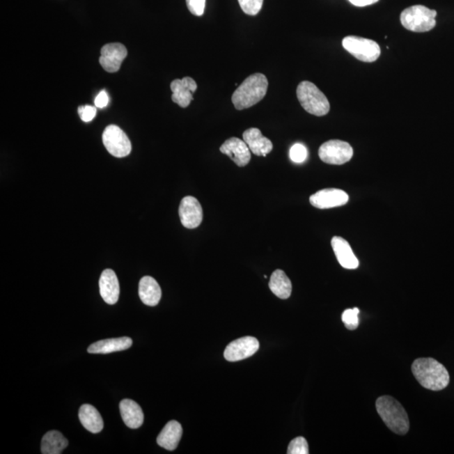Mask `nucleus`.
I'll use <instances>...</instances> for the list:
<instances>
[{"label": "nucleus", "mask_w": 454, "mask_h": 454, "mask_svg": "<svg viewBox=\"0 0 454 454\" xmlns=\"http://www.w3.org/2000/svg\"><path fill=\"white\" fill-rule=\"evenodd\" d=\"M412 370L421 386L432 391H439L448 386L450 377L447 368L435 359H417Z\"/></svg>", "instance_id": "f257e3e1"}, {"label": "nucleus", "mask_w": 454, "mask_h": 454, "mask_svg": "<svg viewBox=\"0 0 454 454\" xmlns=\"http://www.w3.org/2000/svg\"><path fill=\"white\" fill-rule=\"evenodd\" d=\"M269 82L263 74L247 77L233 93L232 100L238 111L253 107L265 98Z\"/></svg>", "instance_id": "f03ea898"}, {"label": "nucleus", "mask_w": 454, "mask_h": 454, "mask_svg": "<svg viewBox=\"0 0 454 454\" xmlns=\"http://www.w3.org/2000/svg\"><path fill=\"white\" fill-rule=\"evenodd\" d=\"M376 410L388 428L398 435H405L410 429L409 417L398 400L391 396H381L376 400Z\"/></svg>", "instance_id": "7ed1b4c3"}, {"label": "nucleus", "mask_w": 454, "mask_h": 454, "mask_svg": "<svg viewBox=\"0 0 454 454\" xmlns=\"http://www.w3.org/2000/svg\"><path fill=\"white\" fill-rule=\"evenodd\" d=\"M297 93L302 107L311 115L323 116L329 112V101L315 84L304 81L298 85Z\"/></svg>", "instance_id": "20e7f679"}, {"label": "nucleus", "mask_w": 454, "mask_h": 454, "mask_svg": "<svg viewBox=\"0 0 454 454\" xmlns=\"http://www.w3.org/2000/svg\"><path fill=\"white\" fill-rule=\"evenodd\" d=\"M437 11L423 6L407 8L400 15L402 26L413 32H427L436 26Z\"/></svg>", "instance_id": "39448f33"}, {"label": "nucleus", "mask_w": 454, "mask_h": 454, "mask_svg": "<svg viewBox=\"0 0 454 454\" xmlns=\"http://www.w3.org/2000/svg\"><path fill=\"white\" fill-rule=\"evenodd\" d=\"M343 46L354 58L364 63L375 62L381 54L378 43L359 36H347L343 40Z\"/></svg>", "instance_id": "423d86ee"}, {"label": "nucleus", "mask_w": 454, "mask_h": 454, "mask_svg": "<svg viewBox=\"0 0 454 454\" xmlns=\"http://www.w3.org/2000/svg\"><path fill=\"white\" fill-rule=\"evenodd\" d=\"M103 143L107 151L116 157H125L132 152L131 141L123 130L115 125L104 129Z\"/></svg>", "instance_id": "0eeeda50"}, {"label": "nucleus", "mask_w": 454, "mask_h": 454, "mask_svg": "<svg viewBox=\"0 0 454 454\" xmlns=\"http://www.w3.org/2000/svg\"><path fill=\"white\" fill-rule=\"evenodd\" d=\"M354 150L350 143L340 140H331L319 149V157L327 164L342 165L351 160Z\"/></svg>", "instance_id": "6e6552de"}, {"label": "nucleus", "mask_w": 454, "mask_h": 454, "mask_svg": "<svg viewBox=\"0 0 454 454\" xmlns=\"http://www.w3.org/2000/svg\"><path fill=\"white\" fill-rule=\"evenodd\" d=\"M259 343L253 336H244L233 340L226 347L224 357L229 362H237L256 354Z\"/></svg>", "instance_id": "1a4fd4ad"}, {"label": "nucleus", "mask_w": 454, "mask_h": 454, "mask_svg": "<svg viewBox=\"0 0 454 454\" xmlns=\"http://www.w3.org/2000/svg\"><path fill=\"white\" fill-rule=\"evenodd\" d=\"M127 56V48L121 43H109L101 48L100 63L108 72L120 70L121 64Z\"/></svg>", "instance_id": "9d476101"}, {"label": "nucleus", "mask_w": 454, "mask_h": 454, "mask_svg": "<svg viewBox=\"0 0 454 454\" xmlns=\"http://www.w3.org/2000/svg\"><path fill=\"white\" fill-rule=\"evenodd\" d=\"M350 200L348 194L338 189L320 190L310 198L312 205L318 209H331L346 205Z\"/></svg>", "instance_id": "9b49d317"}, {"label": "nucleus", "mask_w": 454, "mask_h": 454, "mask_svg": "<svg viewBox=\"0 0 454 454\" xmlns=\"http://www.w3.org/2000/svg\"><path fill=\"white\" fill-rule=\"evenodd\" d=\"M178 213L182 225L188 229L196 228L203 221L201 203L193 196H186L182 200Z\"/></svg>", "instance_id": "f8f14e48"}, {"label": "nucleus", "mask_w": 454, "mask_h": 454, "mask_svg": "<svg viewBox=\"0 0 454 454\" xmlns=\"http://www.w3.org/2000/svg\"><path fill=\"white\" fill-rule=\"evenodd\" d=\"M220 151L228 156L238 167H245L251 160V151L244 140L232 137L222 144Z\"/></svg>", "instance_id": "ddd939ff"}, {"label": "nucleus", "mask_w": 454, "mask_h": 454, "mask_svg": "<svg viewBox=\"0 0 454 454\" xmlns=\"http://www.w3.org/2000/svg\"><path fill=\"white\" fill-rule=\"evenodd\" d=\"M170 88L173 92V102L182 108H186L194 100L193 94L196 91L197 84L190 77H185L183 79L173 80Z\"/></svg>", "instance_id": "4468645a"}, {"label": "nucleus", "mask_w": 454, "mask_h": 454, "mask_svg": "<svg viewBox=\"0 0 454 454\" xmlns=\"http://www.w3.org/2000/svg\"><path fill=\"white\" fill-rule=\"evenodd\" d=\"M100 292L101 297L109 305H115L120 297L118 278L112 269L103 271L100 279Z\"/></svg>", "instance_id": "2eb2a0df"}, {"label": "nucleus", "mask_w": 454, "mask_h": 454, "mask_svg": "<svg viewBox=\"0 0 454 454\" xmlns=\"http://www.w3.org/2000/svg\"><path fill=\"white\" fill-rule=\"evenodd\" d=\"M243 140L255 155L266 157L273 150L272 141L263 136L260 130L250 128L243 133Z\"/></svg>", "instance_id": "dca6fc26"}, {"label": "nucleus", "mask_w": 454, "mask_h": 454, "mask_svg": "<svg viewBox=\"0 0 454 454\" xmlns=\"http://www.w3.org/2000/svg\"><path fill=\"white\" fill-rule=\"evenodd\" d=\"M331 246L340 265L346 269H356L359 265L358 258L345 239L334 237L331 239Z\"/></svg>", "instance_id": "f3484780"}, {"label": "nucleus", "mask_w": 454, "mask_h": 454, "mask_svg": "<svg viewBox=\"0 0 454 454\" xmlns=\"http://www.w3.org/2000/svg\"><path fill=\"white\" fill-rule=\"evenodd\" d=\"M132 346V338L123 336V338L99 340V342L91 344L88 348V352L93 354H108L111 352L127 350Z\"/></svg>", "instance_id": "a211bd4d"}, {"label": "nucleus", "mask_w": 454, "mask_h": 454, "mask_svg": "<svg viewBox=\"0 0 454 454\" xmlns=\"http://www.w3.org/2000/svg\"><path fill=\"white\" fill-rule=\"evenodd\" d=\"M182 435H183V428L181 424L176 421H171L162 430L157 437V443L160 447L173 451L180 444Z\"/></svg>", "instance_id": "6ab92c4d"}, {"label": "nucleus", "mask_w": 454, "mask_h": 454, "mask_svg": "<svg viewBox=\"0 0 454 454\" xmlns=\"http://www.w3.org/2000/svg\"><path fill=\"white\" fill-rule=\"evenodd\" d=\"M121 417L125 425L132 429H137L143 424L144 414L139 404L130 399L121 400L120 403Z\"/></svg>", "instance_id": "aec40b11"}, {"label": "nucleus", "mask_w": 454, "mask_h": 454, "mask_svg": "<svg viewBox=\"0 0 454 454\" xmlns=\"http://www.w3.org/2000/svg\"><path fill=\"white\" fill-rule=\"evenodd\" d=\"M139 297L141 302L148 306H155L159 303L162 290L155 279L150 276H145L141 279Z\"/></svg>", "instance_id": "412c9836"}, {"label": "nucleus", "mask_w": 454, "mask_h": 454, "mask_svg": "<svg viewBox=\"0 0 454 454\" xmlns=\"http://www.w3.org/2000/svg\"><path fill=\"white\" fill-rule=\"evenodd\" d=\"M79 420L88 432L99 433L104 428V421L100 413L91 405L84 404L79 409Z\"/></svg>", "instance_id": "4be33fe9"}, {"label": "nucleus", "mask_w": 454, "mask_h": 454, "mask_svg": "<svg viewBox=\"0 0 454 454\" xmlns=\"http://www.w3.org/2000/svg\"><path fill=\"white\" fill-rule=\"evenodd\" d=\"M269 289L277 297L285 299L290 298L292 292V283L285 272L277 269L271 275L269 283Z\"/></svg>", "instance_id": "5701e85b"}, {"label": "nucleus", "mask_w": 454, "mask_h": 454, "mask_svg": "<svg viewBox=\"0 0 454 454\" xmlns=\"http://www.w3.org/2000/svg\"><path fill=\"white\" fill-rule=\"evenodd\" d=\"M68 441L58 431H50L44 435L42 440V453L60 454L68 447Z\"/></svg>", "instance_id": "b1692460"}, {"label": "nucleus", "mask_w": 454, "mask_h": 454, "mask_svg": "<svg viewBox=\"0 0 454 454\" xmlns=\"http://www.w3.org/2000/svg\"><path fill=\"white\" fill-rule=\"evenodd\" d=\"M359 308H354V309H347L343 312L342 315V320L344 325H345L348 330H355L356 328L359 327Z\"/></svg>", "instance_id": "393cba45"}, {"label": "nucleus", "mask_w": 454, "mask_h": 454, "mask_svg": "<svg viewBox=\"0 0 454 454\" xmlns=\"http://www.w3.org/2000/svg\"><path fill=\"white\" fill-rule=\"evenodd\" d=\"M242 10L249 15H256L260 12L263 0H238Z\"/></svg>", "instance_id": "a878e982"}, {"label": "nucleus", "mask_w": 454, "mask_h": 454, "mask_svg": "<svg viewBox=\"0 0 454 454\" xmlns=\"http://www.w3.org/2000/svg\"><path fill=\"white\" fill-rule=\"evenodd\" d=\"M289 454H308L309 453V447L305 437H298L290 441L289 448H288Z\"/></svg>", "instance_id": "bb28decb"}, {"label": "nucleus", "mask_w": 454, "mask_h": 454, "mask_svg": "<svg viewBox=\"0 0 454 454\" xmlns=\"http://www.w3.org/2000/svg\"><path fill=\"white\" fill-rule=\"evenodd\" d=\"M308 156L307 149L302 144H295L290 151V159L294 163L302 164L305 162Z\"/></svg>", "instance_id": "cd10ccee"}, {"label": "nucleus", "mask_w": 454, "mask_h": 454, "mask_svg": "<svg viewBox=\"0 0 454 454\" xmlns=\"http://www.w3.org/2000/svg\"><path fill=\"white\" fill-rule=\"evenodd\" d=\"M206 0H186L190 13L196 16L204 15Z\"/></svg>", "instance_id": "c85d7f7f"}, {"label": "nucleus", "mask_w": 454, "mask_h": 454, "mask_svg": "<svg viewBox=\"0 0 454 454\" xmlns=\"http://www.w3.org/2000/svg\"><path fill=\"white\" fill-rule=\"evenodd\" d=\"M78 112L81 120L84 123H91L96 116L97 109L91 105H83V107H79Z\"/></svg>", "instance_id": "c756f323"}, {"label": "nucleus", "mask_w": 454, "mask_h": 454, "mask_svg": "<svg viewBox=\"0 0 454 454\" xmlns=\"http://www.w3.org/2000/svg\"><path fill=\"white\" fill-rule=\"evenodd\" d=\"M109 103V96L105 91H100V94L97 95L95 104L96 107L102 109L107 107Z\"/></svg>", "instance_id": "7c9ffc66"}, {"label": "nucleus", "mask_w": 454, "mask_h": 454, "mask_svg": "<svg viewBox=\"0 0 454 454\" xmlns=\"http://www.w3.org/2000/svg\"><path fill=\"white\" fill-rule=\"evenodd\" d=\"M348 1L355 6L364 7L374 5V3L378 2L379 0H348Z\"/></svg>", "instance_id": "2f4dec72"}]
</instances>
